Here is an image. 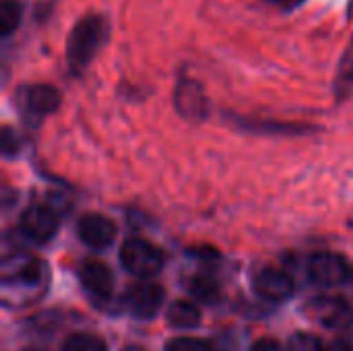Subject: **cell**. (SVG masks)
<instances>
[{
	"mask_svg": "<svg viewBox=\"0 0 353 351\" xmlns=\"http://www.w3.org/2000/svg\"><path fill=\"white\" fill-rule=\"evenodd\" d=\"M62 351H108V350H105L103 339H99L97 335H91V333H74V335H70V337L64 341Z\"/></svg>",
	"mask_w": 353,
	"mask_h": 351,
	"instance_id": "cell-16",
	"label": "cell"
},
{
	"mask_svg": "<svg viewBox=\"0 0 353 351\" xmlns=\"http://www.w3.org/2000/svg\"><path fill=\"white\" fill-rule=\"evenodd\" d=\"M325 351H353V333H343V335H339V337L331 343V348H327Z\"/></svg>",
	"mask_w": 353,
	"mask_h": 351,
	"instance_id": "cell-20",
	"label": "cell"
},
{
	"mask_svg": "<svg viewBox=\"0 0 353 351\" xmlns=\"http://www.w3.org/2000/svg\"><path fill=\"white\" fill-rule=\"evenodd\" d=\"M77 232H79V238L87 246L97 248V250L108 248L116 238V225L112 223V219H108L105 215H97V213H89L81 217Z\"/></svg>",
	"mask_w": 353,
	"mask_h": 351,
	"instance_id": "cell-10",
	"label": "cell"
},
{
	"mask_svg": "<svg viewBox=\"0 0 353 351\" xmlns=\"http://www.w3.org/2000/svg\"><path fill=\"white\" fill-rule=\"evenodd\" d=\"M254 292L269 302H283L294 294V279L283 269H263L254 277Z\"/></svg>",
	"mask_w": 353,
	"mask_h": 351,
	"instance_id": "cell-8",
	"label": "cell"
},
{
	"mask_svg": "<svg viewBox=\"0 0 353 351\" xmlns=\"http://www.w3.org/2000/svg\"><path fill=\"white\" fill-rule=\"evenodd\" d=\"M168 321L176 329H194L201 325V310L188 300H178L168 310Z\"/></svg>",
	"mask_w": 353,
	"mask_h": 351,
	"instance_id": "cell-12",
	"label": "cell"
},
{
	"mask_svg": "<svg viewBox=\"0 0 353 351\" xmlns=\"http://www.w3.org/2000/svg\"><path fill=\"white\" fill-rule=\"evenodd\" d=\"M308 275L321 285H341L350 277V265L333 252H316L308 261Z\"/></svg>",
	"mask_w": 353,
	"mask_h": 351,
	"instance_id": "cell-6",
	"label": "cell"
},
{
	"mask_svg": "<svg viewBox=\"0 0 353 351\" xmlns=\"http://www.w3.org/2000/svg\"><path fill=\"white\" fill-rule=\"evenodd\" d=\"M163 304V290L157 283L141 281L130 285L122 296V306L134 319H151Z\"/></svg>",
	"mask_w": 353,
	"mask_h": 351,
	"instance_id": "cell-5",
	"label": "cell"
},
{
	"mask_svg": "<svg viewBox=\"0 0 353 351\" xmlns=\"http://www.w3.org/2000/svg\"><path fill=\"white\" fill-rule=\"evenodd\" d=\"M178 112L188 120H203L209 114V99L203 91V87L192 79H180L176 85L174 95Z\"/></svg>",
	"mask_w": 353,
	"mask_h": 351,
	"instance_id": "cell-7",
	"label": "cell"
},
{
	"mask_svg": "<svg viewBox=\"0 0 353 351\" xmlns=\"http://www.w3.org/2000/svg\"><path fill=\"white\" fill-rule=\"evenodd\" d=\"M21 230L35 242H48L58 230L56 213L46 205H33L21 215Z\"/></svg>",
	"mask_w": 353,
	"mask_h": 351,
	"instance_id": "cell-9",
	"label": "cell"
},
{
	"mask_svg": "<svg viewBox=\"0 0 353 351\" xmlns=\"http://www.w3.org/2000/svg\"><path fill=\"white\" fill-rule=\"evenodd\" d=\"M265 2H267V4H271V6L281 8L283 12H290V10H294V8L302 6L306 0H265Z\"/></svg>",
	"mask_w": 353,
	"mask_h": 351,
	"instance_id": "cell-22",
	"label": "cell"
},
{
	"mask_svg": "<svg viewBox=\"0 0 353 351\" xmlns=\"http://www.w3.org/2000/svg\"><path fill=\"white\" fill-rule=\"evenodd\" d=\"M120 261L124 269L137 277H153L163 267V254L157 246L149 244L147 240L132 238L122 244Z\"/></svg>",
	"mask_w": 353,
	"mask_h": 351,
	"instance_id": "cell-2",
	"label": "cell"
},
{
	"mask_svg": "<svg viewBox=\"0 0 353 351\" xmlns=\"http://www.w3.org/2000/svg\"><path fill=\"white\" fill-rule=\"evenodd\" d=\"M250 351H288L281 348V343L279 341H275V339H261V341H256L254 345H252V350Z\"/></svg>",
	"mask_w": 353,
	"mask_h": 351,
	"instance_id": "cell-21",
	"label": "cell"
},
{
	"mask_svg": "<svg viewBox=\"0 0 353 351\" xmlns=\"http://www.w3.org/2000/svg\"><path fill=\"white\" fill-rule=\"evenodd\" d=\"M110 33V25L103 14L89 12L81 17L66 39V64L70 74L79 77L101 50Z\"/></svg>",
	"mask_w": 353,
	"mask_h": 351,
	"instance_id": "cell-1",
	"label": "cell"
},
{
	"mask_svg": "<svg viewBox=\"0 0 353 351\" xmlns=\"http://www.w3.org/2000/svg\"><path fill=\"white\" fill-rule=\"evenodd\" d=\"M188 292L192 298L201 300V302H207V304H213V302H219L221 298V290H219V283L213 279V277H207V275H196L190 279L188 283Z\"/></svg>",
	"mask_w": 353,
	"mask_h": 351,
	"instance_id": "cell-15",
	"label": "cell"
},
{
	"mask_svg": "<svg viewBox=\"0 0 353 351\" xmlns=\"http://www.w3.org/2000/svg\"><path fill=\"white\" fill-rule=\"evenodd\" d=\"M165 351H213L211 345L203 339H194V337H178L172 339L168 343Z\"/></svg>",
	"mask_w": 353,
	"mask_h": 351,
	"instance_id": "cell-18",
	"label": "cell"
},
{
	"mask_svg": "<svg viewBox=\"0 0 353 351\" xmlns=\"http://www.w3.org/2000/svg\"><path fill=\"white\" fill-rule=\"evenodd\" d=\"M306 312L312 321L327 329H347L353 325V306L339 296L312 298L306 306Z\"/></svg>",
	"mask_w": 353,
	"mask_h": 351,
	"instance_id": "cell-3",
	"label": "cell"
},
{
	"mask_svg": "<svg viewBox=\"0 0 353 351\" xmlns=\"http://www.w3.org/2000/svg\"><path fill=\"white\" fill-rule=\"evenodd\" d=\"M347 19H350V21H353V0H350V2H347Z\"/></svg>",
	"mask_w": 353,
	"mask_h": 351,
	"instance_id": "cell-23",
	"label": "cell"
},
{
	"mask_svg": "<svg viewBox=\"0 0 353 351\" xmlns=\"http://www.w3.org/2000/svg\"><path fill=\"white\" fill-rule=\"evenodd\" d=\"M288 351H325V348L319 337H314L310 333H296L290 339Z\"/></svg>",
	"mask_w": 353,
	"mask_h": 351,
	"instance_id": "cell-17",
	"label": "cell"
},
{
	"mask_svg": "<svg viewBox=\"0 0 353 351\" xmlns=\"http://www.w3.org/2000/svg\"><path fill=\"white\" fill-rule=\"evenodd\" d=\"M81 283L83 288L99 298V300H105L110 298L112 294V288H114V277H112V271L105 263L101 261H85L81 265Z\"/></svg>",
	"mask_w": 353,
	"mask_h": 351,
	"instance_id": "cell-11",
	"label": "cell"
},
{
	"mask_svg": "<svg viewBox=\"0 0 353 351\" xmlns=\"http://www.w3.org/2000/svg\"><path fill=\"white\" fill-rule=\"evenodd\" d=\"M124 351H145V350H143V348H139V345H128Z\"/></svg>",
	"mask_w": 353,
	"mask_h": 351,
	"instance_id": "cell-24",
	"label": "cell"
},
{
	"mask_svg": "<svg viewBox=\"0 0 353 351\" xmlns=\"http://www.w3.org/2000/svg\"><path fill=\"white\" fill-rule=\"evenodd\" d=\"M353 89V37L350 39L347 48L341 54L337 77H335V93L337 97H345Z\"/></svg>",
	"mask_w": 353,
	"mask_h": 351,
	"instance_id": "cell-13",
	"label": "cell"
},
{
	"mask_svg": "<svg viewBox=\"0 0 353 351\" xmlns=\"http://www.w3.org/2000/svg\"><path fill=\"white\" fill-rule=\"evenodd\" d=\"M17 149H19L17 134H12V130L8 126H4V130H2V151H4V155H10Z\"/></svg>",
	"mask_w": 353,
	"mask_h": 351,
	"instance_id": "cell-19",
	"label": "cell"
},
{
	"mask_svg": "<svg viewBox=\"0 0 353 351\" xmlns=\"http://www.w3.org/2000/svg\"><path fill=\"white\" fill-rule=\"evenodd\" d=\"M25 351H46V350H41V348H27Z\"/></svg>",
	"mask_w": 353,
	"mask_h": 351,
	"instance_id": "cell-25",
	"label": "cell"
},
{
	"mask_svg": "<svg viewBox=\"0 0 353 351\" xmlns=\"http://www.w3.org/2000/svg\"><path fill=\"white\" fill-rule=\"evenodd\" d=\"M17 103L25 114L39 118V116H48L56 112L62 103V95L56 87L46 85V83L23 85L17 91Z\"/></svg>",
	"mask_w": 353,
	"mask_h": 351,
	"instance_id": "cell-4",
	"label": "cell"
},
{
	"mask_svg": "<svg viewBox=\"0 0 353 351\" xmlns=\"http://www.w3.org/2000/svg\"><path fill=\"white\" fill-rule=\"evenodd\" d=\"M23 19V2L21 0H2L0 2V35H12Z\"/></svg>",
	"mask_w": 353,
	"mask_h": 351,
	"instance_id": "cell-14",
	"label": "cell"
}]
</instances>
